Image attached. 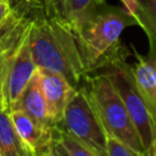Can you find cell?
<instances>
[{"label":"cell","instance_id":"6da1fadb","mask_svg":"<svg viewBox=\"0 0 156 156\" xmlns=\"http://www.w3.org/2000/svg\"><path fill=\"white\" fill-rule=\"evenodd\" d=\"M130 26H136L135 20L123 7L112 6L106 0L98 1L90 7L72 30L85 76L99 71L116 56L128 52L121 41V34Z\"/></svg>","mask_w":156,"mask_h":156},{"label":"cell","instance_id":"7a4b0ae2","mask_svg":"<svg viewBox=\"0 0 156 156\" xmlns=\"http://www.w3.org/2000/svg\"><path fill=\"white\" fill-rule=\"evenodd\" d=\"M29 48L37 67L62 76L78 89L85 77L83 61L72 29L44 12L32 16Z\"/></svg>","mask_w":156,"mask_h":156},{"label":"cell","instance_id":"3957f363","mask_svg":"<svg viewBox=\"0 0 156 156\" xmlns=\"http://www.w3.org/2000/svg\"><path fill=\"white\" fill-rule=\"evenodd\" d=\"M82 84L88 90L106 132L133 151L146 154L122 99L104 72L87 74Z\"/></svg>","mask_w":156,"mask_h":156},{"label":"cell","instance_id":"277c9868","mask_svg":"<svg viewBox=\"0 0 156 156\" xmlns=\"http://www.w3.org/2000/svg\"><path fill=\"white\" fill-rule=\"evenodd\" d=\"M56 127L68 133L94 156H107V132L83 84L67 104Z\"/></svg>","mask_w":156,"mask_h":156},{"label":"cell","instance_id":"5b68a950","mask_svg":"<svg viewBox=\"0 0 156 156\" xmlns=\"http://www.w3.org/2000/svg\"><path fill=\"white\" fill-rule=\"evenodd\" d=\"M128 55L129 52L116 56L99 71L104 72V74L108 78V80L118 93L139 134L146 154L149 156H152L154 127L146 104L135 84L132 73V66L127 62Z\"/></svg>","mask_w":156,"mask_h":156},{"label":"cell","instance_id":"8992f818","mask_svg":"<svg viewBox=\"0 0 156 156\" xmlns=\"http://www.w3.org/2000/svg\"><path fill=\"white\" fill-rule=\"evenodd\" d=\"M35 69L37 66L32 57L28 32L27 35L21 41V44L18 45V48L16 49V51L10 57L5 71L4 99L10 111L16 106Z\"/></svg>","mask_w":156,"mask_h":156},{"label":"cell","instance_id":"52a82bcc","mask_svg":"<svg viewBox=\"0 0 156 156\" xmlns=\"http://www.w3.org/2000/svg\"><path fill=\"white\" fill-rule=\"evenodd\" d=\"M32 16L21 7H13L6 22L0 27V106L5 105L4 80L7 62L29 32Z\"/></svg>","mask_w":156,"mask_h":156},{"label":"cell","instance_id":"ba28073f","mask_svg":"<svg viewBox=\"0 0 156 156\" xmlns=\"http://www.w3.org/2000/svg\"><path fill=\"white\" fill-rule=\"evenodd\" d=\"M133 55L135 62L132 66V73L135 84L149 110L154 134L156 133V50H149L146 55L138 52L134 48Z\"/></svg>","mask_w":156,"mask_h":156},{"label":"cell","instance_id":"9c48e42d","mask_svg":"<svg viewBox=\"0 0 156 156\" xmlns=\"http://www.w3.org/2000/svg\"><path fill=\"white\" fill-rule=\"evenodd\" d=\"M37 72L39 76L44 98L48 104L50 117L54 124L57 126L63 117L67 104L69 102L77 89L73 88L62 76L57 73L39 67H37Z\"/></svg>","mask_w":156,"mask_h":156},{"label":"cell","instance_id":"30bf717a","mask_svg":"<svg viewBox=\"0 0 156 156\" xmlns=\"http://www.w3.org/2000/svg\"><path fill=\"white\" fill-rule=\"evenodd\" d=\"M10 115L17 133L35 156H41L49 151L52 143L54 128L41 126L20 108L11 110Z\"/></svg>","mask_w":156,"mask_h":156},{"label":"cell","instance_id":"8fae6325","mask_svg":"<svg viewBox=\"0 0 156 156\" xmlns=\"http://www.w3.org/2000/svg\"><path fill=\"white\" fill-rule=\"evenodd\" d=\"M15 108H20V110L24 111L34 121H37L38 123H40L41 126H44L46 128L55 127V124L50 117V113H49L48 104H46V100L44 98V94H43V90L40 87L39 76H38L37 69L33 73L32 78L29 79L27 87L24 88L16 106L12 110H15Z\"/></svg>","mask_w":156,"mask_h":156},{"label":"cell","instance_id":"7c38bea8","mask_svg":"<svg viewBox=\"0 0 156 156\" xmlns=\"http://www.w3.org/2000/svg\"><path fill=\"white\" fill-rule=\"evenodd\" d=\"M121 2L146 34L149 50H156V0H121Z\"/></svg>","mask_w":156,"mask_h":156},{"label":"cell","instance_id":"4fadbf2b","mask_svg":"<svg viewBox=\"0 0 156 156\" xmlns=\"http://www.w3.org/2000/svg\"><path fill=\"white\" fill-rule=\"evenodd\" d=\"M98 1L101 0H49L43 4V9L45 13L55 16L73 30Z\"/></svg>","mask_w":156,"mask_h":156},{"label":"cell","instance_id":"5bb4252c","mask_svg":"<svg viewBox=\"0 0 156 156\" xmlns=\"http://www.w3.org/2000/svg\"><path fill=\"white\" fill-rule=\"evenodd\" d=\"M0 156H35L17 133L7 106H0Z\"/></svg>","mask_w":156,"mask_h":156},{"label":"cell","instance_id":"9a60e30c","mask_svg":"<svg viewBox=\"0 0 156 156\" xmlns=\"http://www.w3.org/2000/svg\"><path fill=\"white\" fill-rule=\"evenodd\" d=\"M51 145L63 156H94L79 141L58 127H54Z\"/></svg>","mask_w":156,"mask_h":156},{"label":"cell","instance_id":"2e32d148","mask_svg":"<svg viewBox=\"0 0 156 156\" xmlns=\"http://www.w3.org/2000/svg\"><path fill=\"white\" fill-rule=\"evenodd\" d=\"M107 156H149L147 154H139L122 144L119 140L107 133Z\"/></svg>","mask_w":156,"mask_h":156},{"label":"cell","instance_id":"e0dca14e","mask_svg":"<svg viewBox=\"0 0 156 156\" xmlns=\"http://www.w3.org/2000/svg\"><path fill=\"white\" fill-rule=\"evenodd\" d=\"M12 10H13V6L9 0H0V27L6 22Z\"/></svg>","mask_w":156,"mask_h":156},{"label":"cell","instance_id":"ac0fdd59","mask_svg":"<svg viewBox=\"0 0 156 156\" xmlns=\"http://www.w3.org/2000/svg\"><path fill=\"white\" fill-rule=\"evenodd\" d=\"M49 155H50V156H63V155H62L61 152H58L52 145H51L50 149H49Z\"/></svg>","mask_w":156,"mask_h":156},{"label":"cell","instance_id":"d6986e66","mask_svg":"<svg viewBox=\"0 0 156 156\" xmlns=\"http://www.w3.org/2000/svg\"><path fill=\"white\" fill-rule=\"evenodd\" d=\"M11 4L15 1V2H20V4H30L32 2V0H9Z\"/></svg>","mask_w":156,"mask_h":156},{"label":"cell","instance_id":"ffe728a7","mask_svg":"<svg viewBox=\"0 0 156 156\" xmlns=\"http://www.w3.org/2000/svg\"><path fill=\"white\" fill-rule=\"evenodd\" d=\"M152 156H156V133L154 134V149H152Z\"/></svg>","mask_w":156,"mask_h":156},{"label":"cell","instance_id":"44dd1931","mask_svg":"<svg viewBox=\"0 0 156 156\" xmlns=\"http://www.w3.org/2000/svg\"><path fill=\"white\" fill-rule=\"evenodd\" d=\"M41 156H50V155H49V151H48V152H45V154H43Z\"/></svg>","mask_w":156,"mask_h":156},{"label":"cell","instance_id":"7402d4cb","mask_svg":"<svg viewBox=\"0 0 156 156\" xmlns=\"http://www.w3.org/2000/svg\"><path fill=\"white\" fill-rule=\"evenodd\" d=\"M41 1H43V4H45V2H48L49 0H41Z\"/></svg>","mask_w":156,"mask_h":156}]
</instances>
